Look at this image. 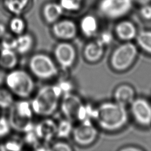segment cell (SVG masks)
I'll list each match as a JSON object with an SVG mask.
<instances>
[{
    "label": "cell",
    "instance_id": "6da1fadb",
    "mask_svg": "<svg viewBox=\"0 0 151 151\" xmlns=\"http://www.w3.org/2000/svg\"><path fill=\"white\" fill-rule=\"evenodd\" d=\"M95 120L101 129L110 132L116 131L126 125L128 114L125 106L115 101H107L96 108Z\"/></svg>",
    "mask_w": 151,
    "mask_h": 151
},
{
    "label": "cell",
    "instance_id": "7a4b0ae2",
    "mask_svg": "<svg viewBox=\"0 0 151 151\" xmlns=\"http://www.w3.org/2000/svg\"><path fill=\"white\" fill-rule=\"evenodd\" d=\"M63 91L58 85H47L38 91L31 106L34 113L49 116L57 110Z\"/></svg>",
    "mask_w": 151,
    "mask_h": 151
},
{
    "label": "cell",
    "instance_id": "3957f363",
    "mask_svg": "<svg viewBox=\"0 0 151 151\" xmlns=\"http://www.w3.org/2000/svg\"><path fill=\"white\" fill-rule=\"evenodd\" d=\"M9 109L8 120L12 129L25 133L33 130L34 112L28 101L24 99L18 101L14 103Z\"/></svg>",
    "mask_w": 151,
    "mask_h": 151
},
{
    "label": "cell",
    "instance_id": "277c9868",
    "mask_svg": "<svg viewBox=\"0 0 151 151\" xmlns=\"http://www.w3.org/2000/svg\"><path fill=\"white\" fill-rule=\"evenodd\" d=\"M4 82L13 95L21 99L29 97L34 90L32 77L23 70H11L5 76Z\"/></svg>",
    "mask_w": 151,
    "mask_h": 151
},
{
    "label": "cell",
    "instance_id": "5b68a950",
    "mask_svg": "<svg viewBox=\"0 0 151 151\" xmlns=\"http://www.w3.org/2000/svg\"><path fill=\"white\" fill-rule=\"evenodd\" d=\"M137 53V48L134 44L130 41L124 42L113 51L110 57V65L116 71H124L132 65Z\"/></svg>",
    "mask_w": 151,
    "mask_h": 151
},
{
    "label": "cell",
    "instance_id": "8992f818",
    "mask_svg": "<svg viewBox=\"0 0 151 151\" xmlns=\"http://www.w3.org/2000/svg\"><path fill=\"white\" fill-rule=\"evenodd\" d=\"M28 67L31 73L40 80H49L58 74V68L52 58L42 53L35 54L30 58Z\"/></svg>",
    "mask_w": 151,
    "mask_h": 151
},
{
    "label": "cell",
    "instance_id": "52a82bcc",
    "mask_svg": "<svg viewBox=\"0 0 151 151\" xmlns=\"http://www.w3.org/2000/svg\"><path fill=\"white\" fill-rule=\"evenodd\" d=\"M133 0H101L99 9L105 17L114 19L127 14L131 9Z\"/></svg>",
    "mask_w": 151,
    "mask_h": 151
},
{
    "label": "cell",
    "instance_id": "ba28073f",
    "mask_svg": "<svg viewBox=\"0 0 151 151\" xmlns=\"http://www.w3.org/2000/svg\"><path fill=\"white\" fill-rule=\"evenodd\" d=\"M72 134L77 144L85 146L91 145L95 141L98 132L90 120H86L73 128Z\"/></svg>",
    "mask_w": 151,
    "mask_h": 151
},
{
    "label": "cell",
    "instance_id": "9c48e42d",
    "mask_svg": "<svg viewBox=\"0 0 151 151\" xmlns=\"http://www.w3.org/2000/svg\"><path fill=\"white\" fill-rule=\"evenodd\" d=\"M130 105V111L135 121L141 126L151 124V104L143 98H135Z\"/></svg>",
    "mask_w": 151,
    "mask_h": 151
},
{
    "label": "cell",
    "instance_id": "30bf717a",
    "mask_svg": "<svg viewBox=\"0 0 151 151\" xmlns=\"http://www.w3.org/2000/svg\"><path fill=\"white\" fill-rule=\"evenodd\" d=\"M54 55L57 63L63 68L71 67L76 58L75 48L67 42L58 43L54 48Z\"/></svg>",
    "mask_w": 151,
    "mask_h": 151
},
{
    "label": "cell",
    "instance_id": "8fae6325",
    "mask_svg": "<svg viewBox=\"0 0 151 151\" xmlns=\"http://www.w3.org/2000/svg\"><path fill=\"white\" fill-rule=\"evenodd\" d=\"M83 103L77 95L70 92L65 93L62 98L60 108L65 119L73 122L77 116Z\"/></svg>",
    "mask_w": 151,
    "mask_h": 151
},
{
    "label": "cell",
    "instance_id": "7c38bea8",
    "mask_svg": "<svg viewBox=\"0 0 151 151\" xmlns=\"http://www.w3.org/2000/svg\"><path fill=\"white\" fill-rule=\"evenodd\" d=\"M52 24V32L57 39L67 41L74 38L77 35V27L72 20L68 19L58 20Z\"/></svg>",
    "mask_w": 151,
    "mask_h": 151
},
{
    "label": "cell",
    "instance_id": "4fadbf2b",
    "mask_svg": "<svg viewBox=\"0 0 151 151\" xmlns=\"http://www.w3.org/2000/svg\"><path fill=\"white\" fill-rule=\"evenodd\" d=\"M57 127V124L53 120L47 118L37 124L34 133L38 138L48 142L56 136Z\"/></svg>",
    "mask_w": 151,
    "mask_h": 151
},
{
    "label": "cell",
    "instance_id": "5bb4252c",
    "mask_svg": "<svg viewBox=\"0 0 151 151\" xmlns=\"http://www.w3.org/2000/svg\"><path fill=\"white\" fill-rule=\"evenodd\" d=\"M135 91L129 84L119 86L114 90L113 97L114 101L123 106L130 104L135 99Z\"/></svg>",
    "mask_w": 151,
    "mask_h": 151
},
{
    "label": "cell",
    "instance_id": "9a60e30c",
    "mask_svg": "<svg viewBox=\"0 0 151 151\" xmlns=\"http://www.w3.org/2000/svg\"><path fill=\"white\" fill-rule=\"evenodd\" d=\"M114 31L117 38L124 42L130 41L134 39L137 34L134 24L127 20L119 22L116 25Z\"/></svg>",
    "mask_w": 151,
    "mask_h": 151
},
{
    "label": "cell",
    "instance_id": "2e32d148",
    "mask_svg": "<svg viewBox=\"0 0 151 151\" xmlns=\"http://www.w3.org/2000/svg\"><path fill=\"white\" fill-rule=\"evenodd\" d=\"M104 47L96 40L87 43L84 48L83 55L84 58L90 63H96L103 57Z\"/></svg>",
    "mask_w": 151,
    "mask_h": 151
},
{
    "label": "cell",
    "instance_id": "e0dca14e",
    "mask_svg": "<svg viewBox=\"0 0 151 151\" xmlns=\"http://www.w3.org/2000/svg\"><path fill=\"white\" fill-rule=\"evenodd\" d=\"M63 9L60 4L49 2L46 4L42 9V15L47 23L54 24L58 20L63 14Z\"/></svg>",
    "mask_w": 151,
    "mask_h": 151
},
{
    "label": "cell",
    "instance_id": "ac0fdd59",
    "mask_svg": "<svg viewBox=\"0 0 151 151\" xmlns=\"http://www.w3.org/2000/svg\"><path fill=\"white\" fill-rule=\"evenodd\" d=\"M18 62V56L14 50L2 48L0 52V67L5 70H12Z\"/></svg>",
    "mask_w": 151,
    "mask_h": 151
},
{
    "label": "cell",
    "instance_id": "d6986e66",
    "mask_svg": "<svg viewBox=\"0 0 151 151\" xmlns=\"http://www.w3.org/2000/svg\"><path fill=\"white\" fill-rule=\"evenodd\" d=\"M98 27L97 21L93 15H86L80 21V30L86 37H91L95 35L97 32Z\"/></svg>",
    "mask_w": 151,
    "mask_h": 151
},
{
    "label": "cell",
    "instance_id": "ffe728a7",
    "mask_svg": "<svg viewBox=\"0 0 151 151\" xmlns=\"http://www.w3.org/2000/svg\"><path fill=\"white\" fill-rule=\"evenodd\" d=\"M17 44L15 51L19 54H25L29 52L34 45L33 37L29 34H22L17 37Z\"/></svg>",
    "mask_w": 151,
    "mask_h": 151
},
{
    "label": "cell",
    "instance_id": "44dd1931",
    "mask_svg": "<svg viewBox=\"0 0 151 151\" xmlns=\"http://www.w3.org/2000/svg\"><path fill=\"white\" fill-rule=\"evenodd\" d=\"M135 39L143 51L151 54V31L143 30L137 32Z\"/></svg>",
    "mask_w": 151,
    "mask_h": 151
},
{
    "label": "cell",
    "instance_id": "7402d4cb",
    "mask_svg": "<svg viewBox=\"0 0 151 151\" xmlns=\"http://www.w3.org/2000/svg\"><path fill=\"white\" fill-rule=\"evenodd\" d=\"M29 0H5V5L7 9L16 15H19L27 7Z\"/></svg>",
    "mask_w": 151,
    "mask_h": 151
},
{
    "label": "cell",
    "instance_id": "603a6c76",
    "mask_svg": "<svg viewBox=\"0 0 151 151\" xmlns=\"http://www.w3.org/2000/svg\"><path fill=\"white\" fill-rule=\"evenodd\" d=\"M73 130L72 122L67 119L61 120L57 124L56 136L59 138H67Z\"/></svg>",
    "mask_w": 151,
    "mask_h": 151
},
{
    "label": "cell",
    "instance_id": "cb8c5ba5",
    "mask_svg": "<svg viewBox=\"0 0 151 151\" xmlns=\"http://www.w3.org/2000/svg\"><path fill=\"white\" fill-rule=\"evenodd\" d=\"M25 27L26 25L24 20L18 15L12 18L9 24V29L11 32L17 35H19L24 32Z\"/></svg>",
    "mask_w": 151,
    "mask_h": 151
},
{
    "label": "cell",
    "instance_id": "d4e9b609",
    "mask_svg": "<svg viewBox=\"0 0 151 151\" xmlns=\"http://www.w3.org/2000/svg\"><path fill=\"white\" fill-rule=\"evenodd\" d=\"M14 103L13 94L8 89L0 87V108H10Z\"/></svg>",
    "mask_w": 151,
    "mask_h": 151
},
{
    "label": "cell",
    "instance_id": "484cf974",
    "mask_svg": "<svg viewBox=\"0 0 151 151\" xmlns=\"http://www.w3.org/2000/svg\"><path fill=\"white\" fill-rule=\"evenodd\" d=\"M1 45L2 48L15 50L17 44V38L11 34L5 33L1 38Z\"/></svg>",
    "mask_w": 151,
    "mask_h": 151
},
{
    "label": "cell",
    "instance_id": "4316f807",
    "mask_svg": "<svg viewBox=\"0 0 151 151\" xmlns=\"http://www.w3.org/2000/svg\"><path fill=\"white\" fill-rule=\"evenodd\" d=\"M82 0H60V5L68 11H76L80 9Z\"/></svg>",
    "mask_w": 151,
    "mask_h": 151
},
{
    "label": "cell",
    "instance_id": "83f0119b",
    "mask_svg": "<svg viewBox=\"0 0 151 151\" xmlns=\"http://www.w3.org/2000/svg\"><path fill=\"white\" fill-rule=\"evenodd\" d=\"M113 39L112 34L108 31H105L100 33L96 40L106 47L112 42Z\"/></svg>",
    "mask_w": 151,
    "mask_h": 151
},
{
    "label": "cell",
    "instance_id": "f1b7e54d",
    "mask_svg": "<svg viewBox=\"0 0 151 151\" xmlns=\"http://www.w3.org/2000/svg\"><path fill=\"white\" fill-rule=\"evenodd\" d=\"M11 127L8 119L0 117V138L4 137L9 133Z\"/></svg>",
    "mask_w": 151,
    "mask_h": 151
},
{
    "label": "cell",
    "instance_id": "f546056e",
    "mask_svg": "<svg viewBox=\"0 0 151 151\" xmlns=\"http://www.w3.org/2000/svg\"><path fill=\"white\" fill-rule=\"evenodd\" d=\"M51 150L57 151H71L72 150V148L67 143L63 141H59L52 145Z\"/></svg>",
    "mask_w": 151,
    "mask_h": 151
},
{
    "label": "cell",
    "instance_id": "4dcf8cb0",
    "mask_svg": "<svg viewBox=\"0 0 151 151\" xmlns=\"http://www.w3.org/2000/svg\"><path fill=\"white\" fill-rule=\"evenodd\" d=\"M4 150L10 151H19L22 149V145L20 143L15 140H9L6 142L4 145Z\"/></svg>",
    "mask_w": 151,
    "mask_h": 151
},
{
    "label": "cell",
    "instance_id": "1f68e13d",
    "mask_svg": "<svg viewBox=\"0 0 151 151\" xmlns=\"http://www.w3.org/2000/svg\"><path fill=\"white\" fill-rule=\"evenodd\" d=\"M140 15L145 19H151V5L149 4L143 5L140 9Z\"/></svg>",
    "mask_w": 151,
    "mask_h": 151
},
{
    "label": "cell",
    "instance_id": "d6a6232c",
    "mask_svg": "<svg viewBox=\"0 0 151 151\" xmlns=\"http://www.w3.org/2000/svg\"><path fill=\"white\" fill-rule=\"evenodd\" d=\"M58 86L61 88L62 91L64 92L65 93H68L69 91L71 88V85L70 84V83H69L68 82H67V81H63V82L61 83L60 84H59Z\"/></svg>",
    "mask_w": 151,
    "mask_h": 151
},
{
    "label": "cell",
    "instance_id": "836d02e7",
    "mask_svg": "<svg viewBox=\"0 0 151 151\" xmlns=\"http://www.w3.org/2000/svg\"><path fill=\"white\" fill-rule=\"evenodd\" d=\"M142 149L134 146H127V147H125L123 148H122L120 149V150H123V151H129V150H141Z\"/></svg>",
    "mask_w": 151,
    "mask_h": 151
},
{
    "label": "cell",
    "instance_id": "e575fe53",
    "mask_svg": "<svg viewBox=\"0 0 151 151\" xmlns=\"http://www.w3.org/2000/svg\"><path fill=\"white\" fill-rule=\"evenodd\" d=\"M6 33V27L5 26L2 24L0 23V39L2 38V37Z\"/></svg>",
    "mask_w": 151,
    "mask_h": 151
},
{
    "label": "cell",
    "instance_id": "d590c367",
    "mask_svg": "<svg viewBox=\"0 0 151 151\" xmlns=\"http://www.w3.org/2000/svg\"><path fill=\"white\" fill-rule=\"evenodd\" d=\"M5 73L0 69V86L5 81Z\"/></svg>",
    "mask_w": 151,
    "mask_h": 151
},
{
    "label": "cell",
    "instance_id": "8d00e7d4",
    "mask_svg": "<svg viewBox=\"0 0 151 151\" xmlns=\"http://www.w3.org/2000/svg\"><path fill=\"white\" fill-rule=\"evenodd\" d=\"M137 3L142 5L149 4L151 2V0H134Z\"/></svg>",
    "mask_w": 151,
    "mask_h": 151
}]
</instances>
